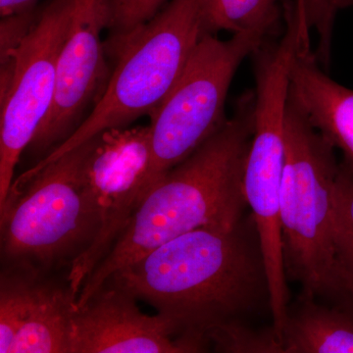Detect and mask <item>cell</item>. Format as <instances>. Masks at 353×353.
<instances>
[{
  "label": "cell",
  "mask_w": 353,
  "mask_h": 353,
  "mask_svg": "<svg viewBox=\"0 0 353 353\" xmlns=\"http://www.w3.org/2000/svg\"><path fill=\"white\" fill-rule=\"evenodd\" d=\"M296 43L282 38L254 53V129L243 174V192L252 210L268 277L273 328L282 334L289 315L280 226L285 162V115Z\"/></svg>",
  "instance_id": "8992f818"
},
{
  "label": "cell",
  "mask_w": 353,
  "mask_h": 353,
  "mask_svg": "<svg viewBox=\"0 0 353 353\" xmlns=\"http://www.w3.org/2000/svg\"><path fill=\"white\" fill-rule=\"evenodd\" d=\"M37 0H0L1 18L34 10Z\"/></svg>",
  "instance_id": "ffe728a7"
},
{
  "label": "cell",
  "mask_w": 353,
  "mask_h": 353,
  "mask_svg": "<svg viewBox=\"0 0 353 353\" xmlns=\"http://www.w3.org/2000/svg\"><path fill=\"white\" fill-rule=\"evenodd\" d=\"M169 0H105L110 36L108 46L120 43L152 19Z\"/></svg>",
  "instance_id": "ac0fdd59"
},
{
  "label": "cell",
  "mask_w": 353,
  "mask_h": 353,
  "mask_svg": "<svg viewBox=\"0 0 353 353\" xmlns=\"http://www.w3.org/2000/svg\"><path fill=\"white\" fill-rule=\"evenodd\" d=\"M347 306H348V307H350V309H352V312H353V304H352V305H347Z\"/></svg>",
  "instance_id": "44dd1931"
},
{
  "label": "cell",
  "mask_w": 353,
  "mask_h": 353,
  "mask_svg": "<svg viewBox=\"0 0 353 353\" xmlns=\"http://www.w3.org/2000/svg\"><path fill=\"white\" fill-rule=\"evenodd\" d=\"M204 34L199 0H169L154 17L106 50L115 59V68L92 112L25 175L41 170L102 131L150 117L170 94Z\"/></svg>",
  "instance_id": "3957f363"
},
{
  "label": "cell",
  "mask_w": 353,
  "mask_h": 353,
  "mask_svg": "<svg viewBox=\"0 0 353 353\" xmlns=\"http://www.w3.org/2000/svg\"><path fill=\"white\" fill-rule=\"evenodd\" d=\"M72 8L73 0H48L24 34L1 50L0 209L10 194L21 155L52 108Z\"/></svg>",
  "instance_id": "ba28073f"
},
{
  "label": "cell",
  "mask_w": 353,
  "mask_h": 353,
  "mask_svg": "<svg viewBox=\"0 0 353 353\" xmlns=\"http://www.w3.org/2000/svg\"><path fill=\"white\" fill-rule=\"evenodd\" d=\"M340 162L336 148L290 97L280 226L285 275L301 299H340L333 239V199Z\"/></svg>",
  "instance_id": "277c9868"
},
{
  "label": "cell",
  "mask_w": 353,
  "mask_h": 353,
  "mask_svg": "<svg viewBox=\"0 0 353 353\" xmlns=\"http://www.w3.org/2000/svg\"><path fill=\"white\" fill-rule=\"evenodd\" d=\"M78 296L38 267L8 263L0 279V352L68 353Z\"/></svg>",
  "instance_id": "8fae6325"
},
{
  "label": "cell",
  "mask_w": 353,
  "mask_h": 353,
  "mask_svg": "<svg viewBox=\"0 0 353 353\" xmlns=\"http://www.w3.org/2000/svg\"><path fill=\"white\" fill-rule=\"evenodd\" d=\"M282 332L283 353H353V312L301 299Z\"/></svg>",
  "instance_id": "5bb4252c"
},
{
  "label": "cell",
  "mask_w": 353,
  "mask_h": 353,
  "mask_svg": "<svg viewBox=\"0 0 353 353\" xmlns=\"http://www.w3.org/2000/svg\"><path fill=\"white\" fill-rule=\"evenodd\" d=\"M254 129V94L239 99L224 126L146 192L108 254L85 281L80 307L101 285L141 256L194 230L243 219L246 157Z\"/></svg>",
  "instance_id": "7a4b0ae2"
},
{
  "label": "cell",
  "mask_w": 353,
  "mask_h": 353,
  "mask_svg": "<svg viewBox=\"0 0 353 353\" xmlns=\"http://www.w3.org/2000/svg\"><path fill=\"white\" fill-rule=\"evenodd\" d=\"M137 299L118 283H104L77 307L68 353L194 352L171 320L141 312Z\"/></svg>",
  "instance_id": "7c38bea8"
},
{
  "label": "cell",
  "mask_w": 353,
  "mask_h": 353,
  "mask_svg": "<svg viewBox=\"0 0 353 353\" xmlns=\"http://www.w3.org/2000/svg\"><path fill=\"white\" fill-rule=\"evenodd\" d=\"M290 97L353 173V90L330 78L311 50L310 36L297 48L290 77Z\"/></svg>",
  "instance_id": "4fadbf2b"
},
{
  "label": "cell",
  "mask_w": 353,
  "mask_h": 353,
  "mask_svg": "<svg viewBox=\"0 0 353 353\" xmlns=\"http://www.w3.org/2000/svg\"><path fill=\"white\" fill-rule=\"evenodd\" d=\"M108 28L105 0H73L71 19L57 62L54 102L31 143L37 153L52 152L82 123L110 77L102 32Z\"/></svg>",
  "instance_id": "30bf717a"
},
{
  "label": "cell",
  "mask_w": 353,
  "mask_h": 353,
  "mask_svg": "<svg viewBox=\"0 0 353 353\" xmlns=\"http://www.w3.org/2000/svg\"><path fill=\"white\" fill-rule=\"evenodd\" d=\"M333 239L343 305L353 304V173L340 163L334 183Z\"/></svg>",
  "instance_id": "2e32d148"
},
{
  "label": "cell",
  "mask_w": 353,
  "mask_h": 353,
  "mask_svg": "<svg viewBox=\"0 0 353 353\" xmlns=\"http://www.w3.org/2000/svg\"><path fill=\"white\" fill-rule=\"evenodd\" d=\"M280 0H199L204 31L274 32L283 18Z\"/></svg>",
  "instance_id": "9a60e30c"
},
{
  "label": "cell",
  "mask_w": 353,
  "mask_h": 353,
  "mask_svg": "<svg viewBox=\"0 0 353 353\" xmlns=\"http://www.w3.org/2000/svg\"><path fill=\"white\" fill-rule=\"evenodd\" d=\"M206 345L220 352L283 353V343L273 326L255 331L241 320L223 323L205 336Z\"/></svg>",
  "instance_id": "e0dca14e"
},
{
  "label": "cell",
  "mask_w": 353,
  "mask_h": 353,
  "mask_svg": "<svg viewBox=\"0 0 353 353\" xmlns=\"http://www.w3.org/2000/svg\"><path fill=\"white\" fill-rule=\"evenodd\" d=\"M271 34L259 30L228 39L202 36L170 94L150 117L157 180L224 126L228 92L239 67Z\"/></svg>",
  "instance_id": "52a82bcc"
},
{
  "label": "cell",
  "mask_w": 353,
  "mask_h": 353,
  "mask_svg": "<svg viewBox=\"0 0 353 353\" xmlns=\"http://www.w3.org/2000/svg\"><path fill=\"white\" fill-rule=\"evenodd\" d=\"M353 6V0H305L306 16L311 30L317 32L318 48L322 54L331 53L334 20L343 9Z\"/></svg>",
  "instance_id": "d6986e66"
},
{
  "label": "cell",
  "mask_w": 353,
  "mask_h": 353,
  "mask_svg": "<svg viewBox=\"0 0 353 353\" xmlns=\"http://www.w3.org/2000/svg\"><path fill=\"white\" fill-rule=\"evenodd\" d=\"M88 148L90 141L13 183L0 209L7 263L43 269L71 255L75 259L94 241L99 219L83 174Z\"/></svg>",
  "instance_id": "5b68a950"
},
{
  "label": "cell",
  "mask_w": 353,
  "mask_h": 353,
  "mask_svg": "<svg viewBox=\"0 0 353 353\" xmlns=\"http://www.w3.org/2000/svg\"><path fill=\"white\" fill-rule=\"evenodd\" d=\"M171 320L196 352L206 334L269 304L268 277L252 216L162 243L109 279ZM108 282V281H106Z\"/></svg>",
  "instance_id": "6da1fadb"
},
{
  "label": "cell",
  "mask_w": 353,
  "mask_h": 353,
  "mask_svg": "<svg viewBox=\"0 0 353 353\" xmlns=\"http://www.w3.org/2000/svg\"><path fill=\"white\" fill-rule=\"evenodd\" d=\"M83 174L97 206L99 228L87 250L71 262L67 282L78 296L157 181L150 125L112 128L90 139Z\"/></svg>",
  "instance_id": "9c48e42d"
}]
</instances>
